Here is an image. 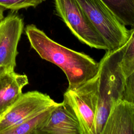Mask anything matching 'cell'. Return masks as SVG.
I'll use <instances>...</instances> for the list:
<instances>
[{"label": "cell", "instance_id": "obj_1", "mask_svg": "<svg viewBox=\"0 0 134 134\" xmlns=\"http://www.w3.org/2000/svg\"><path fill=\"white\" fill-rule=\"evenodd\" d=\"M25 30L31 48L42 59L55 64L65 73L68 89L77 88L97 74L99 63L89 55L59 44L35 25H27Z\"/></svg>", "mask_w": 134, "mask_h": 134}, {"label": "cell", "instance_id": "obj_2", "mask_svg": "<svg viewBox=\"0 0 134 134\" xmlns=\"http://www.w3.org/2000/svg\"><path fill=\"white\" fill-rule=\"evenodd\" d=\"M126 43L119 48L106 51L98 72V104L95 117L96 134H102L113 105L122 98L125 75L121 61Z\"/></svg>", "mask_w": 134, "mask_h": 134}, {"label": "cell", "instance_id": "obj_3", "mask_svg": "<svg viewBox=\"0 0 134 134\" xmlns=\"http://www.w3.org/2000/svg\"><path fill=\"white\" fill-rule=\"evenodd\" d=\"M88 18L104 39L109 50L124 46L129 38V30L101 0H77Z\"/></svg>", "mask_w": 134, "mask_h": 134}, {"label": "cell", "instance_id": "obj_4", "mask_svg": "<svg viewBox=\"0 0 134 134\" xmlns=\"http://www.w3.org/2000/svg\"><path fill=\"white\" fill-rule=\"evenodd\" d=\"M98 73L82 85L68 89L63 94V102L77 118L81 134L95 133V117L98 104Z\"/></svg>", "mask_w": 134, "mask_h": 134}, {"label": "cell", "instance_id": "obj_5", "mask_svg": "<svg viewBox=\"0 0 134 134\" xmlns=\"http://www.w3.org/2000/svg\"><path fill=\"white\" fill-rule=\"evenodd\" d=\"M57 15L72 33L90 47L109 50L104 39L93 26L77 0H54Z\"/></svg>", "mask_w": 134, "mask_h": 134}, {"label": "cell", "instance_id": "obj_6", "mask_svg": "<svg viewBox=\"0 0 134 134\" xmlns=\"http://www.w3.org/2000/svg\"><path fill=\"white\" fill-rule=\"evenodd\" d=\"M59 104L49 95L37 91L23 93L15 103L0 115V134L33 115Z\"/></svg>", "mask_w": 134, "mask_h": 134}, {"label": "cell", "instance_id": "obj_7", "mask_svg": "<svg viewBox=\"0 0 134 134\" xmlns=\"http://www.w3.org/2000/svg\"><path fill=\"white\" fill-rule=\"evenodd\" d=\"M23 18L11 12L0 23V74L14 71L18 44L23 31Z\"/></svg>", "mask_w": 134, "mask_h": 134}, {"label": "cell", "instance_id": "obj_8", "mask_svg": "<svg viewBox=\"0 0 134 134\" xmlns=\"http://www.w3.org/2000/svg\"><path fill=\"white\" fill-rule=\"evenodd\" d=\"M37 134H81L79 121L63 102L51 111Z\"/></svg>", "mask_w": 134, "mask_h": 134}, {"label": "cell", "instance_id": "obj_9", "mask_svg": "<svg viewBox=\"0 0 134 134\" xmlns=\"http://www.w3.org/2000/svg\"><path fill=\"white\" fill-rule=\"evenodd\" d=\"M102 134H134V105L122 99L116 102Z\"/></svg>", "mask_w": 134, "mask_h": 134}, {"label": "cell", "instance_id": "obj_10", "mask_svg": "<svg viewBox=\"0 0 134 134\" xmlns=\"http://www.w3.org/2000/svg\"><path fill=\"white\" fill-rule=\"evenodd\" d=\"M28 83L26 74L14 71L0 74V115L20 97L23 87Z\"/></svg>", "mask_w": 134, "mask_h": 134}, {"label": "cell", "instance_id": "obj_11", "mask_svg": "<svg viewBox=\"0 0 134 134\" xmlns=\"http://www.w3.org/2000/svg\"><path fill=\"white\" fill-rule=\"evenodd\" d=\"M56 106L33 115L20 124L4 131L2 134H37Z\"/></svg>", "mask_w": 134, "mask_h": 134}, {"label": "cell", "instance_id": "obj_12", "mask_svg": "<svg viewBox=\"0 0 134 134\" xmlns=\"http://www.w3.org/2000/svg\"><path fill=\"white\" fill-rule=\"evenodd\" d=\"M125 26L134 27V0H101Z\"/></svg>", "mask_w": 134, "mask_h": 134}, {"label": "cell", "instance_id": "obj_13", "mask_svg": "<svg viewBox=\"0 0 134 134\" xmlns=\"http://www.w3.org/2000/svg\"><path fill=\"white\" fill-rule=\"evenodd\" d=\"M121 65L125 76L134 70V27L129 30V38L126 43Z\"/></svg>", "mask_w": 134, "mask_h": 134}, {"label": "cell", "instance_id": "obj_14", "mask_svg": "<svg viewBox=\"0 0 134 134\" xmlns=\"http://www.w3.org/2000/svg\"><path fill=\"white\" fill-rule=\"evenodd\" d=\"M45 0H0V6L13 11L30 7H36Z\"/></svg>", "mask_w": 134, "mask_h": 134}, {"label": "cell", "instance_id": "obj_15", "mask_svg": "<svg viewBox=\"0 0 134 134\" xmlns=\"http://www.w3.org/2000/svg\"><path fill=\"white\" fill-rule=\"evenodd\" d=\"M121 99L134 105V70L125 76L124 91Z\"/></svg>", "mask_w": 134, "mask_h": 134}, {"label": "cell", "instance_id": "obj_16", "mask_svg": "<svg viewBox=\"0 0 134 134\" xmlns=\"http://www.w3.org/2000/svg\"><path fill=\"white\" fill-rule=\"evenodd\" d=\"M5 8L0 6V23L4 18L3 13H4V11L5 10Z\"/></svg>", "mask_w": 134, "mask_h": 134}]
</instances>
